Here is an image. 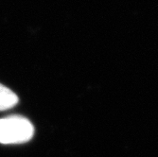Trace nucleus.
Segmentation results:
<instances>
[{
  "label": "nucleus",
  "instance_id": "1",
  "mask_svg": "<svg viewBox=\"0 0 158 157\" xmlns=\"http://www.w3.org/2000/svg\"><path fill=\"white\" fill-rule=\"evenodd\" d=\"M34 134V127L27 118L10 116L0 118V143L22 144L30 141Z\"/></svg>",
  "mask_w": 158,
  "mask_h": 157
},
{
  "label": "nucleus",
  "instance_id": "2",
  "mask_svg": "<svg viewBox=\"0 0 158 157\" xmlns=\"http://www.w3.org/2000/svg\"><path fill=\"white\" fill-rule=\"evenodd\" d=\"M17 103V95L5 85L0 83V111H6L13 108Z\"/></svg>",
  "mask_w": 158,
  "mask_h": 157
}]
</instances>
